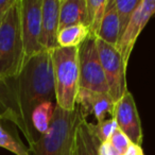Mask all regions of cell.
I'll return each instance as SVG.
<instances>
[{"instance_id": "obj_15", "label": "cell", "mask_w": 155, "mask_h": 155, "mask_svg": "<svg viewBox=\"0 0 155 155\" xmlns=\"http://www.w3.org/2000/svg\"><path fill=\"white\" fill-rule=\"evenodd\" d=\"M108 0H86V27L89 35L98 36Z\"/></svg>"}, {"instance_id": "obj_5", "label": "cell", "mask_w": 155, "mask_h": 155, "mask_svg": "<svg viewBox=\"0 0 155 155\" xmlns=\"http://www.w3.org/2000/svg\"><path fill=\"white\" fill-rule=\"evenodd\" d=\"M78 61L80 72L79 88L110 95L105 73L96 47V37L89 35L78 47Z\"/></svg>"}, {"instance_id": "obj_17", "label": "cell", "mask_w": 155, "mask_h": 155, "mask_svg": "<svg viewBox=\"0 0 155 155\" xmlns=\"http://www.w3.org/2000/svg\"><path fill=\"white\" fill-rule=\"evenodd\" d=\"M88 36L89 31L85 25H75V26L67 27L58 31V47H79Z\"/></svg>"}, {"instance_id": "obj_13", "label": "cell", "mask_w": 155, "mask_h": 155, "mask_svg": "<svg viewBox=\"0 0 155 155\" xmlns=\"http://www.w3.org/2000/svg\"><path fill=\"white\" fill-rule=\"evenodd\" d=\"M75 25L86 26V0H60L58 31Z\"/></svg>"}, {"instance_id": "obj_14", "label": "cell", "mask_w": 155, "mask_h": 155, "mask_svg": "<svg viewBox=\"0 0 155 155\" xmlns=\"http://www.w3.org/2000/svg\"><path fill=\"white\" fill-rule=\"evenodd\" d=\"M119 33H120V28L115 7V0H108L97 37L107 43L108 45L117 47V44L119 41Z\"/></svg>"}, {"instance_id": "obj_12", "label": "cell", "mask_w": 155, "mask_h": 155, "mask_svg": "<svg viewBox=\"0 0 155 155\" xmlns=\"http://www.w3.org/2000/svg\"><path fill=\"white\" fill-rule=\"evenodd\" d=\"M100 143L94 133L93 123L81 116L73 134L72 155H99Z\"/></svg>"}, {"instance_id": "obj_6", "label": "cell", "mask_w": 155, "mask_h": 155, "mask_svg": "<svg viewBox=\"0 0 155 155\" xmlns=\"http://www.w3.org/2000/svg\"><path fill=\"white\" fill-rule=\"evenodd\" d=\"M96 47L102 69L105 73L110 96L113 101L117 102L127 91V65L116 47L108 45L98 37H96Z\"/></svg>"}, {"instance_id": "obj_20", "label": "cell", "mask_w": 155, "mask_h": 155, "mask_svg": "<svg viewBox=\"0 0 155 155\" xmlns=\"http://www.w3.org/2000/svg\"><path fill=\"white\" fill-rule=\"evenodd\" d=\"M116 129L117 123L113 117H110V118L104 119V120L100 121V122H97V124L93 123L94 133L96 134V136H97L100 142L107 141Z\"/></svg>"}, {"instance_id": "obj_7", "label": "cell", "mask_w": 155, "mask_h": 155, "mask_svg": "<svg viewBox=\"0 0 155 155\" xmlns=\"http://www.w3.org/2000/svg\"><path fill=\"white\" fill-rule=\"evenodd\" d=\"M41 5L43 0H20L25 63L32 56L45 51L39 44Z\"/></svg>"}, {"instance_id": "obj_11", "label": "cell", "mask_w": 155, "mask_h": 155, "mask_svg": "<svg viewBox=\"0 0 155 155\" xmlns=\"http://www.w3.org/2000/svg\"><path fill=\"white\" fill-rule=\"evenodd\" d=\"M58 15L60 0H43L39 44L45 51H52L58 47Z\"/></svg>"}, {"instance_id": "obj_2", "label": "cell", "mask_w": 155, "mask_h": 155, "mask_svg": "<svg viewBox=\"0 0 155 155\" xmlns=\"http://www.w3.org/2000/svg\"><path fill=\"white\" fill-rule=\"evenodd\" d=\"M25 65L20 0L0 22V79L17 77Z\"/></svg>"}, {"instance_id": "obj_1", "label": "cell", "mask_w": 155, "mask_h": 155, "mask_svg": "<svg viewBox=\"0 0 155 155\" xmlns=\"http://www.w3.org/2000/svg\"><path fill=\"white\" fill-rule=\"evenodd\" d=\"M55 101L51 51H43L25 63L17 77L0 79V119L14 123L33 146L39 136L32 127L35 107Z\"/></svg>"}, {"instance_id": "obj_4", "label": "cell", "mask_w": 155, "mask_h": 155, "mask_svg": "<svg viewBox=\"0 0 155 155\" xmlns=\"http://www.w3.org/2000/svg\"><path fill=\"white\" fill-rule=\"evenodd\" d=\"M81 116L77 106L67 112L55 105L49 130L29 148L30 155H72L73 134Z\"/></svg>"}, {"instance_id": "obj_19", "label": "cell", "mask_w": 155, "mask_h": 155, "mask_svg": "<svg viewBox=\"0 0 155 155\" xmlns=\"http://www.w3.org/2000/svg\"><path fill=\"white\" fill-rule=\"evenodd\" d=\"M1 121L2 120L0 119V147L14 153L15 155H30L29 149H27L17 138L8 132Z\"/></svg>"}, {"instance_id": "obj_18", "label": "cell", "mask_w": 155, "mask_h": 155, "mask_svg": "<svg viewBox=\"0 0 155 155\" xmlns=\"http://www.w3.org/2000/svg\"><path fill=\"white\" fill-rule=\"evenodd\" d=\"M140 2L141 0H115V7H116L119 19V28H120L119 38L123 34L125 28L127 27L132 16L134 15Z\"/></svg>"}, {"instance_id": "obj_21", "label": "cell", "mask_w": 155, "mask_h": 155, "mask_svg": "<svg viewBox=\"0 0 155 155\" xmlns=\"http://www.w3.org/2000/svg\"><path fill=\"white\" fill-rule=\"evenodd\" d=\"M108 141H110V143L114 146V148L117 149L122 155H124L125 151L127 150L130 144L132 143L131 140L127 138V136L125 135L123 132H121L118 127H117L114 131V133L112 134V136L110 137Z\"/></svg>"}, {"instance_id": "obj_9", "label": "cell", "mask_w": 155, "mask_h": 155, "mask_svg": "<svg viewBox=\"0 0 155 155\" xmlns=\"http://www.w3.org/2000/svg\"><path fill=\"white\" fill-rule=\"evenodd\" d=\"M113 118L117 127L127 136L132 143H142V129L135 100L131 91H127L122 98L115 102Z\"/></svg>"}, {"instance_id": "obj_23", "label": "cell", "mask_w": 155, "mask_h": 155, "mask_svg": "<svg viewBox=\"0 0 155 155\" xmlns=\"http://www.w3.org/2000/svg\"><path fill=\"white\" fill-rule=\"evenodd\" d=\"M15 1L16 0H0V22L2 21V19Z\"/></svg>"}, {"instance_id": "obj_16", "label": "cell", "mask_w": 155, "mask_h": 155, "mask_svg": "<svg viewBox=\"0 0 155 155\" xmlns=\"http://www.w3.org/2000/svg\"><path fill=\"white\" fill-rule=\"evenodd\" d=\"M55 105V102H44L33 110L31 116L32 127L39 137L49 130Z\"/></svg>"}, {"instance_id": "obj_24", "label": "cell", "mask_w": 155, "mask_h": 155, "mask_svg": "<svg viewBox=\"0 0 155 155\" xmlns=\"http://www.w3.org/2000/svg\"><path fill=\"white\" fill-rule=\"evenodd\" d=\"M124 155H144L141 146L135 143H131L127 150L125 151Z\"/></svg>"}, {"instance_id": "obj_3", "label": "cell", "mask_w": 155, "mask_h": 155, "mask_svg": "<svg viewBox=\"0 0 155 155\" xmlns=\"http://www.w3.org/2000/svg\"><path fill=\"white\" fill-rule=\"evenodd\" d=\"M52 69L55 86V104L70 112L77 106L79 91V61L78 47H58L51 51Z\"/></svg>"}, {"instance_id": "obj_22", "label": "cell", "mask_w": 155, "mask_h": 155, "mask_svg": "<svg viewBox=\"0 0 155 155\" xmlns=\"http://www.w3.org/2000/svg\"><path fill=\"white\" fill-rule=\"evenodd\" d=\"M99 155H122L117 149L114 148L110 141L101 142L99 146Z\"/></svg>"}, {"instance_id": "obj_8", "label": "cell", "mask_w": 155, "mask_h": 155, "mask_svg": "<svg viewBox=\"0 0 155 155\" xmlns=\"http://www.w3.org/2000/svg\"><path fill=\"white\" fill-rule=\"evenodd\" d=\"M155 15V0H141L140 5L117 44V50L120 52L124 64L127 66L129 58L138 36L147 26L152 16Z\"/></svg>"}, {"instance_id": "obj_10", "label": "cell", "mask_w": 155, "mask_h": 155, "mask_svg": "<svg viewBox=\"0 0 155 155\" xmlns=\"http://www.w3.org/2000/svg\"><path fill=\"white\" fill-rule=\"evenodd\" d=\"M75 104L84 118L88 115H94L97 122H100L107 118V115L113 117L115 102L108 94L95 93L79 88Z\"/></svg>"}]
</instances>
